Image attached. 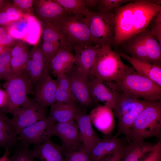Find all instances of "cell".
<instances>
[{
  "mask_svg": "<svg viewBox=\"0 0 161 161\" xmlns=\"http://www.w3.org/2000/svg\"><path fill=\"white\" fill-rule=\"evenodd\" d=\"M16 42V39L8 33L0 35V44L5 47L14 46Z\"/></svg>",
  "mask_w": 161,
  "mask_h": 161,
  "instance_id": "bcb514c9",
  "label": "cell"
},
{
  "mask_svg": "<svg viewBox=\"0 0 161 161\" xmlns=\"http://www.w3.org/2000/svg\"><path fill=\"white\" fill-rule=\"evenodd\" d=\"M61 48L60 45L43 41L39 48L43 55L50 61Z\"/></svg>",
  "mask_w": 161,
  "mask_h": 161,
  "instance_id": "ab89813d",
  "label": "cell"
},
{
  "mask_svg": "<svg viewBox=\"0 0 161 161\" xmlns=\"http://www.w3.org/2000/svg\"><path fill=\"white\" fill-rule=\"evenodd\" d=\"M152 137L161 138V101H152L143 109L130 130V142Z\"/></svg>",
  "mask_w": 161,
  "mask_h": 161,
  "instance_id": "3957f363",
  "label": "cell"
},
{
  "mask_svg": "<svg viewBox=\"0 0 161 161\" xmlns=\"http://www.w3.org/2000/svg\"><path fill=\"white\" fill-rule=\"evenodd\" d=\"M10 3L9 0H0V11Z\"/></svg>",
  "mask_w": 161,
  "mask_h": 161,
  "instance_id": "f907efd6",
  "label": "cell"
},
{
  "mask_svg": "<svg viewBox=\"0 0 161 161\" xmlns=\"http://www.w3.org/2000/svg\"><path fill=\"white\" fill-rule=\"evenodd\" d=\"M9 150H5V152L3 155L0 157V161H9Z\"/></svg>",
  "mask_w": 161,
  "mask_h": 161,
  "instance_id": "681fc988",
  "label": "cell"
},
{
  "mask_svg": "<svg viewBox=\"0 0 161 161\" xmlns=\"http://www.w3.org/2000/svg\"><path fill=\"white\" fill-rule=\"evenodd\" d=\"M11 50V57H19L24 51L28 49L25 44L23 41H17Z\"/></svg>",
  "mask_w": 161,
  "mask_h": 161,
  "instance_id": "f6af8a7d",
  "label": "cell"
},
{
  "mask_svg": "<svg viewBox=\"0 0 161 161\" xmlns=\"http://www.w3.org/2000/svg\"><path fill=\"white\" fill-rule=\"evenodd\" d=\"M84 3L86 7L93 9L96 7L98 0H83Z\"/></svg>",
  "mask_w": 161,
  "mask_h": 161,
  "instance_id": "c3c4849f",
  "label": "cell"
},
{
  "mask_svg": "<svg viewBox=\"0 0 161 161\" xmlns=\"http://www.w3.org/2000/svg\"><path fill=\"white\" fill-rule=\"evenodd\" d=\"M124 146L121 144L99 161H122Z\"/></svg>",
  "mask_w": 161,
  "mask_h": 161,
  "instance_id": "ee69618b",
  "label": "cell"
},
{
  "mask_svg": "<svg viewBox=\"0 0 161 161\" xmlns=\"http://www.w3.org/2000/svg\"><path fill=\"white\" fill-rule=\"evenodd\" d=\"M5 47L0 44V53H1L5 49Z\"/></svg>",
  "mask_w": 161,
  "mask_h": 161,
  "instance_id": "f5cc1de1",
  "label": "cell"
},
{
  "mask_svg": "<svg viewBox=\"0 0 161 161\" xmlns=\"http://www.w3.org/2000/svg\"><path fill=\"white\" fill-rule=\"evenodd\" d=\"M81 110L77 103L56 101L50 106L48 117L55 122H66L75 120L76 115Z\"/></svg>",
  "mask_w": 161,
  "mask_h": 161,
  "instance_id": "603a6c76",
  "label": "cell"
},
{
  "mask_svg": "<svg viewBox=\"0 0 161 161\" xmlns=\"http://www.w3.org/2000/svg\"><path fill=\"white\" fill-rule=\"evenodd\" d=\"M151 101L137 99L133 104L129 112L118 119L117 131L116 134L118 136L124 135L127 138L136 120L143 109Z\"/></svg>",
  "mask_w": 161,
  "mask_h": 161,
  "instance_id": "d6986e66",
  "label": "cell"
},
{
  "mask_svg": "<svg viewBox=\"0 0 161 161\" xmlns=\"http://www.w3.org/2000/svg\"><path fill=\"white\" fill-rule=\"evenodd\" d=\"M12 47H6L0 53V78L6 80L14 74L11 66V51Z\"/></svg>",
  "mask_w": 161,
  "mask_h": 161,
  "instance_id": "836d02e7",
  "label": "cell"
},
{
  "mask_svg": "<svg viewBox=\"0 0 161 161\" xmlns=\"http://www.w3.org/2000/svg\"><path fill=\"white\" fill-rule=\"evenodd\" d=\"M101 46L95 45L74 51L75 64L89 78Z\"/></svg>",
  "mask_w": 161,
  "mask_h": 161,
  "instance_id": "7402d4cb",
  "label": "cell"
},
{
  "mask_svg": "<svg viewBox=\"0 0 161 161\" xmlns=\"http://www.w3.org/2000/svg\"><path fill=\"white\" fill-rule=\"evenodd\" d=\"M34 15L42 24L51 23L68 14L54 0H34Z\"/></svg>",
  "mask_w": 161,
  "mask_h": 161,
  "instance_id": "5bb4252c",
  "label": "cell"
},
{
  "mask_svg": "<svg viewBox=\"0 0 161 161\" xmlns=\"http://www.w3.org/2000/svg\"><path fill=\"white\" fill-rule=\"evenodd\" d=\"M18 132L11 119L0 112V147L5 150L14 148L19 142Z\"/></svg>",
  "mask_w": 161,
  "mask_h": 161,
  "instance_id": "44dd1931",
  "label": "cell"
},
{
  "mask_svg": "<svg viewBox=\"0 0 161 161\" xmlns=\"http://www.w3.org/2000/svg\"><path fill=\"white\" fill-rule=\"evenodd\" d=\"M54 121L48 116L21 130L18 135V140L29 145L42 144L53 136Z\"/></svg>",
  "mask_w": 161,
  "mask_h": 161,
  "instance_id": "9c48e42d",
  "label": "cell"
},
{
  "mask_svg": "<svg viewBox=\"0 0 161 161\" xmlns=\"http://www.w3.org/2000/svg\"><path fill=\"white\" fill-rule=\"evenodd\" d=\"M42 28L43 41L48 42L61 46V37L51 23L43 24Z\"/></svg>",
  "mask_w": 161,
  "mask_h": 161,
  "instance_id": "74e56055",
  "label": "cell"
},
{
  "mask_svg": "<svg viewBox=\"0 0 161 161\" xmlns=\"http://www.w3.org/2000/svg\"><path fill=\"white\" fill-rule=\"evenodd\" d=\"M1 80V79L0 78V86L1 85V83H0V80Z\"/></svg>",
  "mask_w": 161,
  "mask_h": 161,
  "instance_id": "db71d44e",
  "label": "cell"
},
{
  "mask_svg": "<svg viewBox=\"0 0 161 161\" xmlns=\"http://www.w3.org/2000/svg\"><path fill=\"white\" fill-rule=\"evenodd\" d=\"M63 148L50 140L41 144L34 145L31 150L35 158L41 161H65Z\"/></svg>",
  "mask_w": 161,
  "mask_h": 161,
  "instance_id": "cb8c5ba5",
  "label": "cell"
},
{
  "mask_svg": "<svg viewBox=\"0 0 161 161\" xmlns=\"http://www.w3.org/2000/svg\"><path fill=\"white\" fill-rule=\"evenodd\" d=\"M83 18L68 14L51 23L61 37V48L71 51L95 45Z\"/></svg>",
  "mask_w": 161,
  "mask_h": 161,
  "instance_id": "7a4b0ae2",
  "label": "cell"
},
{
  "mask_svg": "<svg viewBox=\"0 0 161 161\" xmlns=\"http://www.w3.org/2000/svg\"></svg>",
  "mask_w": 161,
  "mask_h": 161,
  "instance_id": "11a10c76",
  "label": "cell"
},
{
  "mask_svg": "<svg viewBox=\"0 0 161 161\" xmlns=\"http://www.w3.org/2000/svg\"><path fill=\"white\" fill-rule=\"evenodd\" d=\"M33 84L24 70L14 74L3 85L7 95L6 104L0 108V112L13 114L28 99Z\"/></svg>",
  "mask_w": 161,
  "mask_h": 161,
  "instance_id": "52a82bcc",
  "label": "cell"
},
{
  "mask_svg": "<svg viewBox=\"0 0 161 161\" xmlns=\"http://www.w3.org/2000/svg\"><path fill=\"white\" fill-rule=\"evenodd\" d=\"M83 17L95 45L113 46L115 35L114 11L103 12L89 10Z\"/></svg>",
  "mask_w": 161,
  "mask_h": 161,
  "instance_id": "5b68a950",
  "label": "cell"
},
{
  "mask_svg": "<svg viewBox=\"0 0 161 161\" xmlns=\"http://www.w3.org/2000/svg\"><path fill=\"white\" fill-rule=\"evenodd\" d=\"M92 124L103 134L110 133L114 130L115 123L113 109L107 106H98L89 114Z\"/></svg>",
  "mask_w": 161,
  "mask_h": 161,
  "instance_id": "9a60e30c",
  "label": "cell"
},
{
  "mask_svg": "<svg viewBox=\"0 0 161 161\" xmlns=\"http://www.w3.org/2000/svg\"><path fill=\"white\" fill-rule=\"evenodd\" d=\"M56 79V101L77 103L72 94L69 79L65 73L59 74Z\"/></svg>",
  "mask_w": 161,
  "mask_h": 161,
  "instance_id": "f1b7e54d",
  "label": "cell"
},
{
  "mask_svg": "<svg viewBox=\"0 0 161 161\" xmlns=\"http://www.w3.org/2000/svg\"><path fill=\"white\" fill-rule=\"evenodd\" d=\"M140 161H161V138L155 144L153 149Z\"/></svg>",
  "mask_w": 161,
  "mask_h": 161,
  "instance_id": "60d3db41",
  "label": "cell"
},
{
  "mask_svg": "<svg viewBox=\"0 0 161 161\" xmlns=\"http://www.w3.org/2000/svg\"><path fill=\"white\" fill-rule=\"evenodd\" d=\"M148 26L161 46V11L153 16Z\"/></svg>",
  "mask_w": 161,
  "mask_h": 161,
  "instance_id": "f35d334b",
  "label": "cell"
},
{
  "mask_svg": "<svg viewBox=\"0 0 161 161\" xmlns=\"http://www.w3.org/2000/svg\"><path fill=\"white\" fill-rule=\"evenodd\" d=\"M7 95L5 90L0 88V108L4 107L6 104Z\"/></svg>",
  "mask_w": 161,
  "mask_h": 161,
  "instance_id": "7dc6e473",
  "label": "cell"
},
{
  "mask_svg": "<svg viewBox=\"0 0 161 161\" xmlns=\"http://www.w3.org/2000/svg\"><path fill=\"white\" fill-rule=\"evenodd\" d=\"M117 52L129 62L139 74L145 77L161 87V66L142 61L131 57L121 51Z\"/></svg>",
  "mask_w": 161,
  "mask_h": 161,
  "instance_id": "ac0fdd59",
  "label": "cell"
},
{
  "mask_svg": "<svg viewBox=\"0 0 161 161\" xmlns=\"http://www.w3.org/2000/svg\"><path fill=\"white\" fill-rule=\"evenodd\" d=\"M65 74L69 79L72 94L77 103L85 108L96 104L92 98L89 78L75 64Z\"/></svg>",
  "mask_w": 161,
  "mask_h": 161,
  "instance_id": "ba28073f",
  "label": "cell"
},
{
  "mask_svg": "<svg viewBox=\"0 0 161 161\" xmlns=\"http://www.w3.org/2000/svg\"><path fill=\"white\" fill-rule=\"evenodd\" d=\"M24 17L27 23L28 30L23 41L35 46L43 33V28L41 22L33 14H24Z\"/></svg>",
  "mask_w": 161,
  "mask_h": 161,
  "instance_id": "f546056e",
  "label": "cell"
},
{
  "mask_svg": "<svg viewBox=\"0 0 161 161\" xmlns=\"http://www.w3.org/2000/svg\"><path fill=\"white\" fill-rule=\"evenodd\" d=\"M119 89L116 103L113 109L114 116L117 119L129 112L134 102L139 98L120 88Z\"/></svg>",
  "mask_w": 161,
  "mask_h": 161,
  "instance_id": "4dcf8cb0",
  "label": "cell"
},
{
  "mask_svg": "<svg viewBox=\"0 0 161 161\" xmlns=\"http://www.w3.org/2000/svg\"><path fill=\"white\" fill-rule=\"evenodd\" d=\"M50 61L38 47H34L30 52L24 70L33 84L49 74Z\"/></svg>",
  "mask_w": 161,
  "mask_h": 161,
  "instance_id": "4fadbf2b",
  "label": "cell"
},
{
  "mask_svg": "<svg viewBox=\"0 0 161 161\" xmlns=\"http://www.w3.org/2000/svg\"><path fill=\"white\" fill-rule=\"evenodd\" d=\"M3 9L12 23L24 18V13L12 3H10Z\"/></svg>",
  "mask_w": 161,
  "mask_h": 161,
  "instance_id": "b9f144b4",
  "label": "cell"
},
{
  "mask_svg": "<svg viewBox=\"0 0 161 161\" xmlns=\"http://www.w3.org/2000/svg\"><path fill=\"white\" fill-rule=\"evenodd\" d=\"M7 33V27H0V35Z\"/></svg>",
  "mask_w": 161,
  "mask_h": 161,
  "instance_id": "816d5d0a",
  "label": "cell"
},
{
  "mask_svg": "<svg viewBox=\"0 0 161 161\" xmlns=\"http://www.w3.org/2000/svg\"><path fill=\"white\" fill-rule=\"evenodd\" d=\"M45 109L35 100L28 98L25 103L12 114L11 118L18 132L46 117Z\"/></svg>",
  "mask_w": 161,
  "mask_h": 161,
  "instance_id": "30bf717a",
  "label": "cell"
},
{
  "mask_svg": "<svg viewBox=\"0 0 161 161\" xmlns=\"http://www.w3.org/2000/svg\"><path fill=\"white\" fill-rule=\"evenodd\" d=\"M89 79L92 95L95 103L102 102L104 105L113 109L120 90L116 83L95 78Z\"/></svg>",
  "mask_w": 161,
  "mask_h": 161,
  "instance_id": "8fae6325",
  "label": "cell"
},
{
  "mask_svg": "<svg viewBox=\"0 0 161 161\" xmlns=\"http://www.w3.org/2000/svg\"><path fill=\"white\" fill-rule=\"evenodd\" d=\"M74 54L68 49L61 48L50 60L49 70L57 77L69 70L75 63Z\"/></svg>",
  "mask_w": 161,
  "mask_h": 161,
  "instance_id": "d4e9b609",
  "label": "cell"
},
{
  "mask_svg": "<svg viewBox=\"0 0 161 161\" xmlns=\"http://www.w3.org/2000/svg\"><path fill=\"white\" fill-rule=\"evenodd\" d=\"M7 33L16 39L24 41L28 32V25L24 18L11 23L7 26Z\"/></svg>",
  "mask_w": 161,
  "mask_h": 161,
  "instance_id": "e575fe53",
  "label": "cell"
},
{
  "mask_svg": "<svg viewBox=\"0 0 161 161\" xmlns=\"http://www.w3.org/2000/svg\"><path fill=\"white\" fill-rule=\"evenodd\" d=\"M68 14L84 16L89 10L83 0H54Z\"/></svg>",
  "mask_w": 161,
  "mask_h": 161,
  "instance_id": "1f68e13d",
  "label": "cell"
},
{
  "mask_svg": "<svg viewBox=\"0 0 161 161\" xmlns=\"http://www.w3.org/2000/svg\"><path fill=\"white\" fill-rule=\"evenodd\" d=\"M161 11V6L153 0H134L114 11L115 35L113 46L118 47L125 40L142 32L151 19Z\"/></svg>",
  "mask_w": 161,
  "mask_h": 161,
  "instance_id": "6da1fadb",
  "label": "cell"
},
{
  "mask_svg": "<svg viewBox=\"0 0 161 161\" xmlns=\"http://www.w3.org/2000/svg\"><path fill=\"white\" fill-rule=\"evenodd\" d=\"M35 84V100L42 107L45 109L56 101V80L54 79L48 74L40 79Z\"/></svg>",
  "mask_w": 161,
  "mask_h": 161,
  "instance_id": "2e32d148",
  "label": "cell"
},
{
  "mask_svg": "<svg viewBox=\"0 0 161 161\" xmlns=\"http://www.w3.org/2000/svg\"><path fill=\"white\" fill-rule=\"evenodd\" d=\"M142 32L150 63L161 66V46L148 26Z\"/></svg>",
  "mask_w": 161,
  "mask_h": 161,
  "instance_id": "4316f807",
  "label": "cell"
},
{
  "mask_svg": "<svg viewBox=\"0 0 161 161\" xmlns=\"http://www.w3.org/2000/svg\"><path fill=\"white\" fill-rule=\"evenodd\" d=\"M117 134L110 139H100L91 152L92 161H99L111 152L121 144Z\"/></svg>",
  "mask_w": 161,
  "mask_h": 161,
  "instance_id": "83f0119b",
  "label": "cell"
},
{
  "mask_svg": "<svg viewBox=\"0 0 161 161\" xmlns=\"http://www.w3.org/2000/svg\"><path fill=\"white\" fill-rule=\"evenodd\" d=\"M155 144L137 140L130 141L124 146L122 161H140L153 148Z\"/></svg>",
  "mask_w": 161,
  "mask_h": 161,
  "instance_id": "484cf974",
  "label": "cell"
},
{
  "mask_svg": "<svg viewBox=\"0 0 161 161\" xmlns=\"http://www.w3.org/2000/svg\"><path fill=\"white\" fill-rule=\"evenodd\" d=\"M52 133L53 136H57L61 140L63 150H75L82 144L78 126L75 120L55 123L53 128Z\"/></svg>",
  "mask_w": 161,
  "mask_h": 161,
  "instance_id": "7c38bea8",
  "label": "cell"
},
{
  "mask_svg": "<svg viewBox=\"0 0 161 161\" xmlns=\"http://www.w3.org/2000/svg\"><path fill=\"white\" fill-rule=\"evenodd\" d=\"M119 46L120 47L121 51L131 57L150 63L142 31L125 40Z\"/></svg>",
  "mask_w": 161,
  "mask_h": 161,
  "instance_id": "ffe728a7",
  "label": "cell"
},
{
  "mask_svg": "<svg viewBox=\"0 0 161 161\" xmlns=\"http://www.w3.org/2000/svg\"><path fill=\"white\" fill-rule=\"evenodd\" d=\"M126 66L117 52L113 51L108 45H102L95 63L90 78H95L103 80L116 82L124 74Z\"/></svg>",
  "mask_w": 161,
  "mask_h": 161,
  "instance_id": "8992f818",
  "label": "cell"
},
{
  "mask_svg": "<svg viewBox=\"0 0 161 161\" xmlns=\"http://www.w3.org/2000/svg\"><path fill=\"white\" fill-rule=\"evenodd\" d=\"M75 120L78 124L81 142L91 152L101 139L95 131L89 114L81 110Z\"/></svg>",
  "mask_w": 161,
  "mask_h": 161,
  "instance_id": "e0dca14e",
  "label": "cell"
},
{
  "mask_svg": "<svg viewBox=\"0 0 161 161\" xmlns=\"http://www.w3.org/2000/svg\"><path fill=\"white\" fill-rule=\"evenodd\" d=\"M65 161H92L90 152L83 144L72 151L63 150Z\"/></svg>",
  "mask_w": 161,
  "mask_h": 161,
  "instance_id": "d590c367",
  "label": "cell"
},
{
  "mask_svg": "<svg viewBox=\"0 0 161 161\" xmlns=\"http://www.w3.org/2000/svg\"><path fill=\"white\" fill-rule=\"evenodd\" d=\"M12 1V4L24 13L33 14V5L34 0H13Z\"/></svg>",
  "mask_w": 161,
  "mask_h": 161,
  "instance_id": "7bdbcfd3",
  "label": "cell"
},
{
  "mask_svg": "<svg viewBox=\"0 0 161 161\" xmlns=\"http://www.w3.org/2000/svg\"><path fill=\"white\" fill-rule=\"evenodd\" d=\"M116 82L121 90L138 98L150 101L161 100V87L138 73L132 67L126 65L124 74Z\"/></svg>",
  "mask_w": 161,
  "mask_h": 161,
  "instance_id": "277c9868",
  "label": "cell"
},
{
  "mask_svg": "<svg viewBox=\"0 0 161 161\" xmlns=\"http://www.w3.org/2000/svg\"><path fill=\"white\" fill-rule=\"evenodd\" d=\"M134 0H98L96 7L97 11L109 12Z\"/></svg>",
  "mask_w": 161,
  "mask_h": 161,
  "instance_id": "8d00e7d4",
  "label": "cell"
},
{
  "mask_svg": "<svg viewBox=\"0 0 161 161\" xmlns=\"http://www.w3.org/2000/svg\"><path fill=\"white\" fill-rule=\"evenodd\" d=\"M29 145L19 141L9 161H35Z\"/></svg>",
  "mask_w": 161,
  "mask_h": 161,
  "instance_id": "d6a6232c",
  "label": "cell"
}]
</instances>
